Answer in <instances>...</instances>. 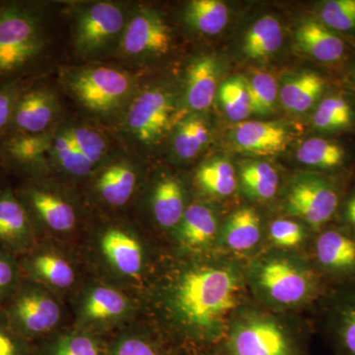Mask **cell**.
<instances>
[{
    "mask_svg": "<svg viewBox=\"0 0 355 355\" xmlns=\"http://www.w3.org/2000/svg\"><path fill=\"white\" fill-rule=\"evenodd\" d=\"M127 20L121 6L110 1L89 4L77 11L74 46L84 57L97 55L123 36Z\"/></svg>",
    "mask_w": 355,
    "mask_h": 355,
    "instance_id": "obj_7",
    "label": "cell"
},
{
    "mask_svg": "<svg viewBox=\"0 0 355 355\" xmlns=\"http://www.w3.org/2000/svg\"><path fill=\"white\" fill-rule=\"evenodd\" d=\"M58 111L55 96L46 88L22 93L14 111L11 125L20 133L39 135L50 127Z\"/></svg>",
    "mask_w": 355,
    "mask_h": 355,
    "instance_id": "obj_11",
    "label": "cell"
},
{
    "mask_svg": "<svg viewBox=\"0 0 355 355\" xmlns=\"http://www.w3.org/2000/svg\"><path fill=\"white\" fill-rule=\"evenodd\" d=\"M187 207L184 190L174 178L161 180L153 191V211L159 225L172 228L179 225Z\"/></svg>",
    "mask_w": 355,
    "mask_h": 355,
    "instance_id": "obj_21",
    "label": "cell"
},
{
    "mask_svg": "<svg viewBox=\"0 0 355 355\" xmlns=\"http://www.w3.org/2000/svg\"><path fill=\"white\" fill-rule=\"evenodd\" d=\"M233 139L245 153L275 155L286 148L289 132L279 121H244L236 127Z\"/></svg>",
    "mask_w": 355,
    "mask_h": 355,
    "instance_id": "obj_12",
    "label": "cell"
},
{
    "mask_svg": "<svg viewBox=\"0 0 355 355\" xmlns=\"http://www.w3.org/2000/svg\"><path fill=\"white\" fill-rule=\"evenodd\" d=\"M324 80L315 72L305 71L287 79L279 90L284 108L292 113H305L323 93Z\"/></svg>",
    "mask_w": 355,
    "mask_h": 355,
    "instance_id": "obj_20",
    "label": "cell"
},
{
    "mask_svg": "<svg viewBox=\"0 0 355 355\" xmlns=\"http://www.w3.org/2000/svg\"><path fill=\"white\" fill-rule=\"evenodd\" d=\"M282 44V30L279 20L266 15L248 30L243 51L252 60H263L277 53Z\"/></svg>",
    "mask_w": 355,
    "mask_h": 355,
    "instance_id": "obj_22",
    "label": "cell"
},
{
    "mask_svg": "<svg viewBox=\"0 0 355 355\" xmlns=\"http://www.w3.org/2000/svg\"><path fill=\"white\" fill-rule=\"evenodd\" d=\"M187 106L193 111H205L214 102L218 83V64L216 58L205 55L188 67L186 74Z\"/></svg>",
    "mask_w": 355,
    "mask_h": 355,
    "instance_id": "obj_13",
    "label": "cell"
},
{
    "mask_svg": "<svg viewBox=\"0 0 355 355\" xmlns=\"http://www.w3.org/2000/svg\"><path fill=\"white\" fill-rule=\"evenodd\" d=\"M69 128L79 153L94 167L106 153L107 144L104 137L97 130L86 125H73Z\"/></svg>",
    "mask_w": 355,
    "mask_h": 355,
    "instance_id": "obj_38",
    "label": "cell"
},
{
    "mask_svg": "<svg viewBox=\"0 0 355 355\" xmlns=\"http://www.w3.org/2000/svg\"><path fill=\"white\" fill-rule=\"evenodd\" d=\"M174 111V100L169 93L163 89H148L130 104L128 130L142 144H155L168 130Z\"/></svg>",
    "mask_w": 355,
    "mask_h": 355,
    "instance_id": "obj_8",
    "label": "cell"
},
{
    "mask_svg": "<svg viewBox=\"0 0 355 355\" xmlns=\"http://www.w3.org/2000/svg\"><path fill=\"white\" fill-rule=\"evenodd\" d=\"M21 94L22 93L16 83L0 86V132L12 121L16 104Z\"/></svg>",
    "mask_w": 355,
    "mask_h": 355,
    "instance_id": "obj_43",
    "label": "cell"
},
{
    "mask_svg": "<svg viewBox=\"0 0 355 355\" xmlns=\"http://www.w3.org/2000/svg\"><path fill=\"white\" fill-rule=\"evenodd\" d=\"M35 272L51 286L65 288L74 282V272L64 259L53 254L37 257L33 263Z\"/></svg>",
    "mask_w": 355,
    "mask_h": 355,
    "instance_id": "obj_37",
    "label": "cell"
},
{
    "mask_svg": "<svg viewBox=\"0 0 355 355\" xmlns=\"http://www.w3.org/2000/svg\"><path fill=\"white\" fill-rule=\"evenodd\" d=\"M324 25L336 31L347 32L355 28V0H331L321 10Z\"/></svg>",
    "mask_w": 355,
    "mask_h": 355,
    "instance_id": "obj_39",
    "label": "cell"
},
{
    "mask_svg": "<svg viewBox=\"0 0 355 355\" xmlns=\"http://www.w3.org/2000/svg\"><path fill=\"white\" fill-rule=\"evenodd\" d=\"M14 279L13 266L6 259L0 257V293L11 286Z\"/></svg>",
    "mask_w": 355,
    "mask_h": 355,
    "instance_id": "obj_46",
    "label": "cell"
},
{
    "mask_svg": "<svg viewBox=\"0 0 355 355\" xmlns=\"http://www.w3.org/2000/svg\"><path fill=\"white\" fill-rule=\"evenodd\" d=\"M340 205L336 184L323 175L307 173L294 177L286 195V211L315 231L333 219Z\"/></svg>",
    "mask_w": 355,
    "mask_h": 355,
    "instance_id": "obj_6",
    "label": "cell"
},
{
    "mask_svg": "<svg viewBox=\"0 0 355 355\" xmlns=\"http://www.w3.org/2000/svg\"><path fill=\"white\" fill-rule=\"evenodd\" d=\"M249 282L261 300L279 309L305 304L321 291L316 272L304 261L284 253L266 254L254 261Z\"/></svg>",
    "mask_w": 355,
    "mask_h": 355,
    "instance_id": "obj_2",
    "label": "cell"
},
{
    "mask_svg": "<svg viewBox=\"0 0 355 355\" xmlns=\"http://www.w3.org/2000/svg\"><path fill=\"white\" fill-rule=\"evenodd\" d=\"M44 44L39 11L22 3L0 8V76L27 67L41 55Z\"/></svg>",
    "mask_w": 355,
    "mask_h": 355,
    "instance_id": "obj_3",
    "label": "cell"
},
{
    "mask_svg": "<svg viewBox=\"0 0 355 355\" xmlns=\"http://www.w3.org/2000/svg\"><path fill=\"white\" fill-rule=\"evenodd\" d=\"M209 139V128L198 116H191L178 125L173 147L180 159L190 160L205 148Z\"/></svg>",
    "mask_w": 355,
    "mask_h": 355,
    "instance_id": "obj_28",
    "label": "cell"
},
{
    "mask_svg": "<svg viewBox=\"0 0 355 355\" xmlns=\"http://www.w3.org/2000/svg\"><path fill=\"white\" fill-rule=\"evenodd\" d=\"M30 200L42 220L53 230L65 232L76 226V216L73 207L58 196L35 190L30 193Z\"/></svg>",
    "mask_w": 355,
    "mask_h": 355,
    "instance_id": "obj_24",
    "label": "cell"
},
{
    "mask_svg": "<svg viewBox=\"0 0 355 355\" xmlns=\"http://www.w3.org/2000/svg\"><path fill=\"white\" fill-rule=\"evenodd\" d=\"M29 232V221L23 205L12 193L4 191L0 195V239L17 242Z\"/></svg>",
    "mask_w": 355,
    "mask_h": 355,
    "instance_id": "obj_30",
    "label": "cell"
},
{
    "mask_svg": "<svg viewBox=\"0 0 355 355\" xmlns=\"http://www.w3.org/2000/svg\"><path fill=\"white\" fill-rule=\"evenodd\" d=\"M321 272L336 279L355 277V235L345 227L322 229L315 241Z\"/></svg>",
    "mask_w": 355,
    "mask_h": 355,
    "instance_id": "obj_10",
    "label": "cell"
},
{
    "mask_svg": "<svg viewBox=\"0 0 355 355\" xmlns=\"http://www.w3.org/2000/svg\"><path fill=\"white\" fill-rule=\"evenodd\" d=\"M218 98L229 120L242 121L251 114L248 80L241 76L226 79L219 88Z\"/></svg>",
    "mask_w": 355,
    "mask_h": 355,
    "instance_id": "obj_33",
    "label": "cell"
},
{
    "mask_svg": "<svg viewBox=\"0 0 355 355\" xmlns=\"http://www.w3.org/2000/svg\"><path fill=\"white\" fill-rule=\"evenodd\" d=\"M330 327L338 355H355V288L336 296Z\"/></svg>",
    "mask_w": 355,
    "mask_h": 355,
    "instance_id": "obj_19",
    "label": "cell"
},
{
    "mask_svg": "<svg viewBox=\"0 0 355 355\" xmlns=\"http://www.w3.org/2000/svg\"><path fill=\"white\" fill-rule=\"evenodd\" d=\"M251 113L258 116L270 114L279 94L277 81L268 72L258 71L248 80Z\"/></svg>",
    "mask_w": 355,
    "mask_h": 355,
    "instance_id": "obj_35",
    "label": "cell"
},
{
    "mask_svg": "<svg viewBox=\"0 0 355 355\" xmlns=\"http://www.w3.org/2000/svg\"><path fill=\"white\" fill-rule=\"evenodd\" d=\"M218 347L219 355H304L282 324L261 315L231 324Z\"/></svg>",
    "mask_w": 355,
    "mask_h": 355,
    "instance_id": "obj_4",
    "label": "cell"
},
{
    "mask_svg": "<svg viewBox=\"0 0 355 355\" xmlns=\"http://www.w3.org/2000/svg\"><path fill=\"white\" fill-rule=\"evenodd\" d=\"M343 217L345 226L355 235V191L347 198L343 207Z\"/></svg>",
    "mask_w": 355,
    "mask_h": 355,
    "instance_id": "obj_45",
    "label": "cell"
},
{
    "mask_svg": "<svg viewBox=\"0 0 355 355\" xmlns=\"http://www.w3.org/2000/svg\"><path fill=\"white\" fill-rule=\"evenodd\" d=\"M184 20L202 34L216 35L227 25L229 11L219 0H193L187 6Z\"/></svg>",
    "mask_w": 355,
    "mask_h": 355,
    "instance_id": "obj_25",
    "label": "cell"
},
{
    "mask_svg": "<svg viewBox=\"0 0 355 355\" xmlns=\"http://www.w3.org/2000/svg\"><path fill=\"white\" fill-rule=\"evenodd\" d=\"M0 355H25V350L17 340L0 331Z\"/></svg>",
    "mask_w": 355,
    "mask_h": 355,
    "instance_id": "obj_44",
    "label": "cell"
},
{
    "mask_svg": "<svg viewBox=\"0 0 355 355\" xmlns=\"http://www.w3.org/2000/svg\"><path fill=\"white\" fill-rule=\"evenodd\" d=\"M295 38L301 50L319 62H336L345 53L343 40L317 21H306L299 26Z\"/></svg>",
    "mask_w": 355,
    "mask_h": 355,
    "instance_id": "obj_16",
    "label": "cell"
},
{
    "mask_svg": "<svg viewBox=\"0 0 355 355\" xmlns=\"http://www.w3.org/2000/svg\"><path fill=\"white\" fill-rule=\"evenodd\" d=\"M67 84L72 94L90 111L110 113L120 108L132 90L127 72L108 67H91L69 74Z\"/></svg>",
    "mask_w": 355,
    "mask_h": 355,
    "instance_id": "obj_5",
    "label": "cell"
},
{
    "mask_svg": "<svg viewBox=\"0 0 355 355\" xmlns=\"http://www.w3.org/2000/svg\"><path fill=\"white\" fill-rule=\"evenodd\" d=\"M270 239L275 246L292 249L304 242L306 230L298 222L289 219H277L270 224Z\"/></svg>",
    "mask_w": 355,
    "mask_h": 355,
    "instance_id": "obj_41",
    "label": "cell"
},
{
    "mask_svg": "<svg viewBox=\"0 0 355 355\" xmlns=\"http://www.w3.org/2000/svg\"><path fill=\"white\" fill-rule=\"evenodd\" d=\"M261 237L260 216L249 207L235 210L228 217L221 232L224 246L240 253L254 249L260 243Z\"/></svg>",
    "mask_w": 355,
    "mask_h": 355,
    "instance_id": "obj_18",
    "label": "cell"
},
{
    "mask_svg": "<svg viewBox=\"0 0 355 355\" xmlns=\"http://www.w3.org/2000/svg\"><path fill=\"white\" fill-rule=\"evenodd\" d=\"M53 137L49 133H19L15 135L6 146L7 153L25 165L38 164L42 162L46 153H50Z\"/></svg>",
    "mask_w": 355,
    "mask_h": 355,
    "instance_id": "obj_34",
    "label": "cell"
},
{
    "mask_svg": "<svg viewBox=\"0 0 355 355\" xmlns=\"http://www.w3.org/2000/svg\"><path fill=\"white\" fill-rule=\"evenodd\" d=\"M243 275L229 263L198 265L184 270L173 287L171 306L186 333L205 345H218L239 305Z\"/></svg>",
    "mask_w": 355,
    "mask_h": 355,
    "instance_id": "obj_1",
    "label": "cell"
},
{
    "mask_svg": "<svg viewBox=\"0 0 355 355\" xmlns=\"http://www.w3.org/2000/svg\"><path fill=\"white\" fill-rule=\"evenodd\" d=\"M171 46L169 26L150 9H140L128 21L121 40V51L133 58L162 57Z\"/></svg>",
    "mask_w": 355,
    "mask_h": 355,
    "instance_id": "obj_9",
    "label": "cell"
},
{
    "mask_svg": "<svg viewBox=\"0 0 355 355\" xmlns=\"http://www.w3.org/2000/svg\"><path fill=\"white\" fill-rule=\"evenodd\" d=\"M103 254L123 275L135 277L142 268V249L139 241L120 229H110L101 240Z\"/></svg>",
    "mask_w": 355,
    "mask_h": 355,
    "instance_id": "obj_17",
    "label": "cell"
},
{
    "mask_svg": "<svg viewBox=\"0 0 355 355\" xmlns=\"http://www.w3.org/2000/svg\"><path fill=\"white\" fill-rule=\"evenodd\" d=\"M296 157L301 164L319 169H334L342 165L345 150L340 144L322 139L306 140L299 147Z\"/></svg>",
    "mask_w": 355,
    "mask_h": 355,
    "instance_id": "obj_29",
    "label": "cell"
},
{
    "mask_svg": "<svg viewBox=\"0 0 355 355\" xmlns=\"http://www.w3.org/2000/svg\"><path fill=\"white\" fill-rule=\"evenodd\" d=\"M240 181L248 197L257 200H268L275 197L279 186V177L272 165L260 161L243 164Z\"/></svg>",
    "mask_w": 355,
    "mask_h": 355,
    "instance_id": "obj_26",
    "label": "cell"
},
{
    "mask_svg": "<svg viewBox=\"0 0 355 355\" xmlns=\"http://www.w3.org/2000/svg\"><path fill=\"white\" fill-rule=\"evenodd\" d=\"M109 355H164L157 345L140 336H125L114 343Z\"/></svg>",
    "mask_w": 355,
    "mask_h": 355,
    "instance_id": "obj_42",
    "label": "cell"
},
{
    "mask_svg": "<svg viewBox=\"0 0 355 355\" xmlns=\"http://www.w3.org/2000/svg\"><path fill=\"white\" fill-rule=\"evenodd\" d=\"M197 178L203 190L216 197H229L237 187L234 167L225 159L205 163L198 170Z\"/></svg>",
    "mask_w": 355,
    "mask_h": 355,
    "instance_id": "obj_27",
    "label": "cell"
},
{
    "mask_svg": "<svg viewBox=\"0 0 355 355\" xmlns=\"http://www.w3.org/2000/svg\"><path fill=\"white\" fill-rule=\"evenodd\" d=\"M128 309V301L120 292L111 287H96L89 293L84 304V313L89 319H114L121 316Z\"/></svg>",
    "mask_w": 355,
    "mask_h": 355,
    "instance_id": "obj_32",
    "label": "cell"
},
{
    "mask_svg": "<svg viewBox=\"0 0 355 355\" xmlns=\"http://www.w3.org/2000/svg\"><path fill=\"white\" fill-rule=\"evenodd\" d=\"M178 226L180 242L191 249L209 247L218 236V220L214 210L198 203L187 207Z\"/></svg>",
    "mask_w": 355,
    "mask_h": 355,
    "instance_id": "obj_15",
    "label": "cell"
},
{
    "mask_svg": "<svg viewBox=\"0 0 355 355\" xmlns=\"http://www.w3.org/2000/svg\"><path fill=\"white\" fill-rule=\"evenodd\" d=\"M46 355H104L99 343L87 334H71L58 338Z\"/></svg>",
    "mask_w": 355,
    "mask_h": 355,
    "instance_id": "obj_40",
    "label": "cell"
},
{
    "mask_svg": "<svg viewBox=\"0 0 355 355\" xmlns=\"http://www.w3.org/2000/svg\"><path fill=\"white\" fill-rule=\"evenodd\" d=\"M14 314L23 330L38 335L57 326L60 310L58 303L46 294L29 292L18 299Z\"/></svg>",
    "mask_w": 355,
    "mask_h": 355,
    "instance_id": "obj_14",
    "label": "cell"
},
{
    "mask_svg": "<svg viewBox=\"0 0 355 355\" xmlns=\"http://www.w3.org/2000/svg\"><path fill=\"white\" fill-rule=\"evenodd\" d=\"M137 184V174L130 165L119 163L107 168L97 182L103 200L114 207L125 205L132 198Z\"/></svg>",
    "mask_w": 355,
    "mask_h": 355,
    "instance_id": "obj_23",
    "label": "cell"
},
{
    "mask_svg": "<svg viewBox=\"0 0 355 355\" xmlns=\"http://www.w3.org/2000/svg\"><path fill=\"white\" fill-rule=\"evenodd\" d=\"M50 153L60 167L72 176H86L92 170L93 166L79 153L69 128L60 130L53 137Z\"/></svg>",
    "mask_w": 355,
    "mask_h": 355,
    "instance_id": "obj_31",
    "label": "cell"
},
{
    "mask_svg": "<svg viewBox=\"0 0 355 355\" xmlns=\"http://www.w3.org/2000/svg\"><path fill=\"white\" fill-rule=\"evenodd\" d=\"M349 103L342 97L327 98L318 107L313 116V125L322 130H336L347 128L352 121Z\"/></svg>",
    "mask_w": 355,
    "mask_h": 355,
    "instance_id": "obj_36",
    "label": "cell"
}]
</instances>
